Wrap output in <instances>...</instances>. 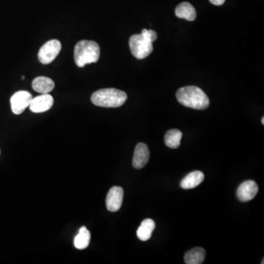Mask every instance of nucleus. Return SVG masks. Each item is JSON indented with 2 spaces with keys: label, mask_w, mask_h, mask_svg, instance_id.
I'll use <instances>...</instances> for the list:
<instances>
[{
  "label": "nucleus",
  "mask_w": 264,
  "mask_h": 264,
  "mask_svg": "<svg viewBox=\"0 0 264 264\" xmlns=\"http://www.w3.org/2000/svg\"><path fill=\"white\" fill-rule=\"evenodd\" d=\"M176 97L179 103L194 110H206L210 104L207 95L196 86L182 87L178 90Z\"/></svg>",
  "instance_id": "nucleus-1"
},
{
  "label": "nucleus",
  "mask_w": 264,
  "mask_h": 264,
  "mask_svg": "<svg viewBox=\"0 0 264 264\" xmlns=\"http://www.w3.org/2000/svg\"><path fill=\"white\" fill-rule=\"evenodd\" d=\"M127 95L122 90L114 88L101 89L93 93L91 102L98 107L116 108L126 102Z\"/></svg>",
  "instance_id": "nucleus-2"
},
{
  "label": "nucleus",
  "mask_w": 264,
  "mask_h": 264,
  "mask_svg": "<svg viewBox=\"0 0 264 264\" xmlns=\"http://www.w3.org/2000/svg\"><path fill=\"white\" fill-rule=\"evenodd\" d=\"M100 57V47L96 42L81 40L75 49V60L78 67H84L89 63H96Z\"/></svg>",
  "instance_id": "nucleus-3"
},
{
  "label": "nucleus",
  "mask_w": 264,
  "mask_h": 264,
  "mask_svg": "<svg viewBox=\"0 0 264 264\" xmlns=\"http://www.w3.org/2000/svg\"><path fill=\"white\" fill-rule=\"evenodd\" d=\"M131 52L139 60L149 57L153 52V43L146 40L141 34L134 35L129 40Z\"/></svg>",
  "instance_id": "nucleus-4"
},
{
  "label": "nucleus",
  "mask_w": 264,
  "mask_h": 264,
  "mask_svg": "<svg viewBox=\"0 0 264 264\" xmlns=\"http://www.w3.org/2000/svg\"><path fill=\"white\" fill-rule=\"evenodd\" d=\"M61 43L58 40L46 42L38 52V59L40 63L45 65L52 63L61 51Z\"/></svg>",
  "instance_id": "nucleus-5"
},
{
  "label": "nucleus",
  "mask_w": 264,
  "mask_h": 264,
  "mask_svg": "<svg viewBox=\"0 0 264 264\" xmlns=\"http://www.w3.org/2000/svg\"><path fill=\"white\" fill-rule=\"evenodd\" d=\"M33 96L29 92L22 90L16 92L10 99L12 112L15 114H21L27 107H30Z\"/></svg>",
  "instance_id": "nucleus-6"
},
{
  "label": "nucleus",
  "mask_w": 264,
  "mask_h": 264,
  "mask_svg": "<svg viewBox=\"0 0 264 264\" xmlns=\"http://www.w3.org/2000/svg\"><path fill=\"white\" fill-rule=\"evenodd\" d=\"M123 189L120 187H113L110 189L106 199L107 209L111 212L120 210L123 200Z\"/></svg>",
  "instance_id": "nucleus-7"
},
{
  "label": "nucleus",
  "mask_w": 264,
  "mask_h": 264,
  "mask_svg": "<svg viewBox=\"0 0 264 264\" xmlns=\"http://www.w3.org/2000/svg\"><path fill=\"white\" fill-rule=\"evenodd\" d=\"M259 191V187L253 180L246 181L239 186L237 189V197L241 202L253 200Z\"/></svg>",
  "instance_id": "nucleus-8"
},
{
  "label": "nucleus",
  "mask_w": 264,
  "mask_h": 264,
  "mask_svg": "<svg viewBox=\"0 0 264 264\" xmlns=\"http://www.w3.org/2000/svg\"><path fill=\"white\" fill-rule=\"evenodd\" d=\"M54 104V99L49 93L42 94L32 99L30 109L33 113H40L48 111L52 108Z\"/></svg>",
  "instance_id": "nucleus-9"
},
{
  "label": "nucleus",
  "mask_w": 264,
  "mask_h": 264,
  "mask_svg": "<svg viewBox=\"0 0 264 264\" xmlns=\"http://www.w3.org/2000/svg\"><path fill=\"white\" fill-rule=\"evenodd\" d=\"M150 158L149 147L145 143H138L134 150L132 164L134 168L142 169L146 165Z\"/></svg>",
  "instance_id": "nucleus-10"
},
{
  "label": "nucleus",
  "mask_w": 264,
  "mask_h": 264,
  "mask_svg": "<svg viewBox=\"0 0 264 264\" xmlns=\"http://www.w3.org/2000/svg\"><path fill=\"white\" fill-rule=\"evenodd\" d=\"M32 86L35 91L41 93V94H47L52 91L53 89L55 87V84L50 78L39 76L33 80Z\"/></svg>",
  "instance_id": "nucleus-11"
},
{
  "label": "nucleus",
  "mask_w": 264,
  "mask_h": 264,
  "mask_svg": "<svg viewBox=\"0 0 264 264\" xmlns=\"http://www.w3.org/2000/svg\"><path fill=\"white\" fill-rule=\"evenodd\" d=\"M204 180V174L201 171H194L187 175L181 182V187L185 189H194Z\"/></svg>",
  "instance_id": "nucleus-12"
},
{
  "label": "nucleus",
  "mask_w": 264,
  "mask_h": 264,
  "mask_svg": "<svg viewBox=\"0 0 264 264\" xmlns=\"http://www.w3.org/2000/svg\"><path fill=\"white\" fill-rule=\"evenodd\" d=\"M176 15L180 19H186L191 22L194 21L197 17L195 9L193 5L187 1L181 3L179 5L177 6L176 9Z\"/></svg>",
  "instance_id": "nucleus-13"
},
{
  "label": "nucleus",
  "mask_w": 264,
  "mask_h": 264,
  "mask_svg": "<svg viewBox=\"0 0 264 264\" xmlns=\"http://www.w3.org/2000/svg\"><path fill=\"white\" fill-rule=\"evenodd\" d=\"M155 227H156V225L151 219H146L143 220L140 227L137 229V237L141 241H148L151 237L152 233L154 230Z\"/></svg>",
  "instance_id": "nucleus-14"
},
{
  "label": "nucleus",
  "mask_w": 264,
  "mask_h": 264,
  "mask_svg": "<svg viewBox=\"0 0 264 264\" xmlns=\"http://www.w3.org/2000/svg\"><path fill=\"white\" fill-rule=\"evenodd\" d=\"M206 259V251L202 247H195L187 252L185 256L187 264H201Z\"/></svg>",
  "instance_id": "nucleus-15"
},
{
  "label": "nucleus",
  "mask_w": 264,
  "mask_h": 264,
  "mask_svg": "<svg viewBox=\"0 0 264 264\" xmlns=\"http://www.w3.org/2000/svg\"><path fill=\"white\" fill-rule=\"evenodd\" d=\"M183 134L178 129H171L167 132L164 137V142L167 147L170 149H176L180 146L181 140Z\"/></svg>",
  "instance_id": "nucleus-16"
},
{
  "label": "nucleus",
  "mask_w": 264,
  "mask_h": 264,
  "mask_svg": "<svg viewBox=\"0 0 264 264\" xmlns=\"http://www.w3.org/2000/svg\"><path fill=\"white\" fill-rule=\"evenodd\" d=\"M90 241V233L87 227H81L80 228L79 233L75 237V246L78 250H84L88 247Z\"/></svg>",
  "instance_id": "nucleus-17"
},
{
  "label": "nucleus",
  "mask_w": 264,
  "mask_h": 264,
  "mask_svg": "<svg viewBox=\"0 0 264 264\" xmlns=\"http://www.w3.org/2000/svg\"><path fill=\"white\" fill-rule=\"evenodd\" d=\"M141 35L146 40L151 42V43H153V42H154L157 39V34L153 30L144 29L142 31Z\"/></svg>",
  "instance_id": "nucleus-18"
},
{
  "label": "nucleus",
  "mask_w": 264,
  "mask_h": 264,
  "mask_svg": "<svg viewBox=\"0 0 264 264\" xmlns=\"http://www.w3.org/2000/svg\"><path fill=\"white\" fill-rule=\"evenodd\" d=\"M209 1H210L211 3H212L213 4H214V5L220 6L224 4L226 0H209Z\"/></svg>",
  "instance_id": "nucleus-19"
},
{
  "label": "nucleus",
  "mask_w": 264,
  "mask_h": 264,
  "mask_svg": "<svg viewBox=\"0 0 264 264\" xmlns=\"http://www.w3.org/2000/svg\"><path fill=\"white\" fill-rule=\"evenodd\" d=\"M262 124L264 125V117H262Z\"/></svg>",
  "instance_id": "nucleus-20"
},
{
  "label": "nucleus",
  "mask_w": 264,
  "mask_h": 264,
  "mask_svg": "<svg viewBox=\"0 0 264 264\" xmlns=\"http://www.w3.org/2000/svg\"><path fill=\"white\" fill-rule=\"evenodd\" d=\"M22 79H25V76H22Z\"/></svg>",
  "instance_id": "nucleus-21"
}]
</instances>
